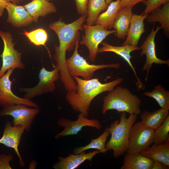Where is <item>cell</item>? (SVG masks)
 <instances>
[{
    "mask_svg": "<svg viewBox=\"0 0 169 169\" xmlns=\"http://www.w3.org/2000/svg\"><path fill=\"white\" fill-rule=\"evenodd\" d=\"M87 14L81 15L73 22L66 24L61 19L50 23L49 27L57 35L59 46L55 45L54 58L56 62L55 67L59 71L61 80L67 91L75 90L76 84L69 75L66 66V54L67 51L75 49L77 42L79 41L80 31L84 29L83 24L86 21Z\"/></svg>",
    "mask_w": 169,
    "mask_h": 169,
    "instance_id": "6da1fadb",
    "label": "cell"
},
{
    "mask_svg": "<svg viewBox=\"0 0 169 169\" xmlns=\"http://www.w3.org/2000/svg\"><path fill=\"white\" fill-rule=\"evenodd\" d=\"M73 79L76 82V89L68 91L66 99L74 111L82 113L86 117L93 99L103 92L112 90L123 80L122 78H119L102 83L98 78L86 80L75 76Z\"/></svg>",
    "mask_w": 169,
    "mask_h": 169,
    "instance_id": "7a4b0ae2",
    "label": "cell"
},
{
    "mask_svg": "<svg viewBox=\"0 0 169 169\" xmlns=\"http://www.w3.org/2000/svg\"><path fill=\"white\" fill-rule=\"evenodd\" d=\"M135 114H130L126 117V113H120V120H116L108 127L111 136L105 145L107 151L112 150L113 156L117 158L127 152L129 144V137L133 125L137 118Z\"/></svg>",
    "mask_w": 169,
    "mask_h": 169,
    "instance_id": "3957f363",
    "label": "cell"
},
{
    "mask_svg": "<svg viewBox=\"0 0 169 169\" xmlns=\"http://www.w3.org/2000/svg\"><path fill=\"white\" fill-rule=\"evenodd\" d=\"M141 104L136 95L126 88L117 85L104 97L102 112L105 115L108 110H115L119 113L125 112L138 115L141 113Z\"/></svg>",
    "mask_w": 169,
    "mask_h": 169,
    "instance_id": "277c9868",
    "label": "cell"
},
{
    "mask_svg": "<svg viewBox=\"0 0 169 169\" xmlns=\"http://www.w3.org/2000/svg\"><path fill=\"white\" fill-rule=\"evenodd\" d=\"M79 41L76 43L72 55L66 60V69L71 78L80 76L83 79H89L92 78L95 71L98 70L107 68L118 69L120 67L119 63L98 65L90 64L79 54Z\"/></svg>",
    "mask_w": 169,
    "mask_h": 169,
    "instance_id": "5b68a950",
    "label": "cell"
},
{
    "mask_svg": "<svg viewBox=\"0 0 169 169\" xmlns=\"http://www.w3.org/2000/svg\"><path fill=\"white\" fill-rule=\"evenodd\" d=\"M154 131L141 121L135 123L130 131L126 153H141L148 148L153 143Z\"/></svg>",
    "mask_w": 169,
    "mask_h": 169,
    "instance_id": "8992f818",
    "label": "cell"
},
{
    "mask_svg": "<svg viewBox=\"0 0 169 169\" xmlns=\"http://www.w3.org/2000/svg\"><path fill=\"white\" fill-rule=\"evenodd\" d=\"M0 37L3 43V50L0 56L2 58V65L0 69V77L10 69H23L24 65L21 61V53L14 49L15 43L12 34L0 30Z\"/></svg>",
    "mask_w": 169,
    "mask_h": 169,
    "instance_id": "52a82bcc",
    "label": "cell"
},
{
    "mask_svg": "<svg viewBox=\"0 0 169 169\" xmlns=\"http://www.w3.org/2000/svg\"><path fill=\"white\" fill-rule=\"evenodd\" d=\"M30 107L24 105H13L5 106L0 111V116H12L13 126L21 125L26 131H28L35 116L40 111L39 107Z\"/></svg>",
    "mask_w": 169,
    "mask_h": 169,
    "instance_id": "ba28073f",
    "label": "cell"
},
{
    "mask_svg": "<svg viewBox=\"0 0 169 169\" xmlns=\"http://www.w3.org/2000/svg\"><path fill=\"white\" fill-rule=\"evenodd\" d=\"M84 34L80 42L81 44L85 45L89 51V59L92 62L95 61L98 53V46L109 35L115 33L116 30H106L100 25H83Z\"/></svg>",
    "mask_w": 169,
    "mask_h": 169,
    "instance_id": "9c48e42d",
    "label": "cell"
},
{
    "mask_svg": "<svg viewBox=\"0 0 169 169\" xmlns=\"http://www.w3.org/2000/svg\"><path fill=\"white\" fill-rule=\"evenodd\" d=\"M60 76L59 72L56 68L49 71L43 67L40 71L39 80L36 86L31 88H22L19 90L26 93L24 98L30 100L37 96L53 92L56 88L54 82L58 80Z\"/></svg>",
    "mask_w": 169,
    "mask_h": 169,
    "instance_id": "30bf717a",
    "label": "cell"
},
{
    "mask_svg": "<svg viewBox=\"0 0 169 169\" xmlns=\"http://www.w3.org/2000/svg\"><path fill=\"white\" fill-rule=\"evenodd\" d=\"M14 70L9 69L0 77V105L4 107L13 105H24L30 107H39L38 105L30 100L19 97L13 92L10 77Z\"/></svg>",
    "mask_w": 169,
    "mask_h": 169,
    "instance_id": "8fae6325",
    "label": "cell"
},
{
    "mask_svg": "<svg viewBox=\"0 0 169 169\" xmlns=\"http://www.w3.org/2000/svg\"><path fill=\"white\" fill-rule=\"evenodd\" d=\"M58 124L60 127L64 128L61 132L56 135L55 138L58 139L62 136L77 135L84 126H88L100 130L102 126L99 120L90 119L85 117L82 113H80L78 119L73 121L66 118H62L58 121Z\"/></svg>",
    "mask_w": 169,
    "mask_h": 169,
    "instance_id": "7c38bea8",
    "label": "cell"
},
{
    "mask_svg": "<svg viewBox=\"0 0 169 169\" xmlns=\"http://www.w3.org/2000/svg\"><path fill=\"white\" fill-rule=\"evenodd\" d=\"M154 24L151 32L146 37V39L140 48L142 51L140 55L142 56L144 55L146 56V62L142 68L143 71H146V75L145 80L147 81L150 70L152 65L153 63L162 64H169V59L162 60L158 58L156 55L155 38L156 35L158 31L162 28L161 26H157L156 29H154Z\"/></svg>",
    "mask_w": 169,
    "mask_h": 169,
    "instance_id": "4fadbf2b",
    "label": "cell"
},
{
    "mask_svg": "<svg viewBox=\"0 0 169 169\" xmlns=\"http://www.w3.org/2000/svg\"><path fill=\"white\" fill-rule=\"evenodd\" d=\"M24 131L21 125L13 126L11 122L8 121L6 124L3 136L0 138V144L14 150L18 158L19 164L22 167H24L25 163L19 153L18 148Z\"/></svg>",
    "mask_w": 169,
    "mask_h": 169,
    "instance_id": "5bb4252c",
    "label": "cell"
},
{
    "mask_svg": "<svg viewBox=\"0 0 169 169\" xmlns=\"http://www.w3.org/2000/svg\"><path fill=\"white\" fill-rule=\"evenodd\" d=\"M5 9L8 13L7 22L13 27L19 28L27 26L33 22V17L23 6L9 2Z\"/></svg>",
    "mask_w": 169,
    "mask_h": 169,
    "instance_id": "9a60e30c",
    "label": "cell"
},
{
    "mask_svg": "<svg viewBox=\"0 0 169 169\" xmlns=\"http://www.w3.org/2000/svg\"><path fill=\"white\" fill-rule=\"evenodd\" d=\"M101 44L102 47L98 48V53L112 52L122 57L128 64L133 71L137 80L136 83L137 88L138 89L142 88L143 85L142 82L137 76L135 68L131 62V59L132 57L130 54L131 53L134 51L140 50V48L138 46L128 45H122L120 46H114L105 41L102 42Z\"/></svg>",
    "mask_w": 169,
    "mask_h": 169,
    "instance_id": "2e32d148",
    "label": "cell"
},
{
    "mask_svg": "<svg viewBox=\"0 0 169 169\" xmlns=\"http://www.w3.org/2000/svg\"><path fill=\"white\" fill-rule=\"evenodd\" d=\"M101 153L98 150L86 153L84 151L78 154H71L66 157H59V161L53 167L55 169H74L86 160L91 162L97 154Z\"/></svg>",
    "mask_w": 169,
    "mask_h": 169,
    "instance_id": "e0dca14e",
    "label": "cell"
},
{
    "mask_svg": "<svg viewBox=\"0 0 169 169\" xmlns=\"http://www.w3.org/2000/svg\"><path fill=\"white\" fill-rule=\"evenodd\" d=\"M148 15H145L142 13L139 15L133 14L126 39L122 45L138 46L141 35L146 31L144 21Z\"/></svg>",
    "mask_w": 169,
    "mask_h": 169,
    "instance_id": "ac0fdd59",
    "label": "cell"
},
{
    "mask_svg": "<svg viewBox=\"0 0 169 169\" xmlns=\"http://www.w3.org/2000/svg\"><path fill=\"white\" fill-rule=\"evenodd\" d=\"M23 6L33 17V22L36 23L38 22L40 17L56 13L57 10L53 3L46 0H33Z\"/></svg>",
    "mask_w": 169,
    "mask_h": 169,
    "instance_id": "d6986e66",
    "label": "cell"
},
{
    "mask_svg": "<svg viewBox=\"0 0 169 169\" xmlns=\"http://www.w3.org/2000/svg\"><path fill=\"white\" fill-rule=\"evenodd\" d=\"M132 9L131 7H123L118 12L113 28L116 30L115 35L119 39H124L127 35L133 14Z\"/></svg>",
    "mask_w": 169,
    "mask_h": 169,
    "instance_id": "ffe728a7",
    "label": "cell"
},
{
    "mask_svg": "<svg viewBox=\"0 0 169 169\" xmlns=\"http://www.w3.org/2000/svg\"><path fill=\"white\" fill-rule=\"evenodd\" d=\"M141 153L153 160L160 161L169 166V140L160 144H154Z\"/></svg>",
    "mask_w": 169,
    "mask_h": 169,
    "instance_id": "44dd1931",
    "label": "cell"
},
{
    "mask_svg": "<svg viewBox=\"0 0 169 169\" xmlns=\"http://www.w3.org/2000/svg\"><path fill=\"white\" fill-rule=\"evenodd\" d=\"M153 160L141 153L125 154L120 169H151Z\"/></svg>",
    "mask_w": 169,
    "mask_h": 169,
    "instance_id": "7402d4cb",
    "label": "cell"
},
{
    "mask_svg": "<svg viewBox=\"0 0 169 169\" xmlns=\"http://www.w3.org/2000/svg\"><path fill=\"white\" fill-rule=\"evenodd\" d=\"M169 115V110L161 108L153 112L145 110L141 115V122L145 125L155 130L163 123L166 117Z\"/></svg>",
    "mask_w": 169,
    "mask_h": 169,
    "instance_id": "603a6c76",
    "label": "cell"
},
{
    "mask_svg": "<svg viewBox=\"0 0 169 169\" xmlns=\"http://www.w3.org/2000/svg\"><path fill=\"white\" fill-rule=\"evenodd\" d=\"M120 8V0L112 1L106 10L98 15L94 24L100 25L106 30L111 29Z\"/></svg>",
    "mask_w": 169,
    "mask_h": 169,
    "instance_id": "cb8c5ba5",
    "label": "cell"
},
{
    "mask_svg": "<svg viewBox=\"0 0 169 169\" xmlns=\"http://www.w3.org/2000/svg\"><path fill=\"white\" fill-rule=\"evenodd\" d=\"M146 20L149 23L158 22L161 24L166 35L169 34V3L162 5L148 14Z\"/></svg>",
    "mask_w": 169,
    "mask_h": 169,
    "instance_id": "d4e9b609",
    "label": "cell"
},
{
    "mask_svg": "<svg viewBox=\"0 0 169 169\" xmlns=\"http://www.w3.org/2000/svg\"><path fill=\"white\" fill-rule=\"evenodd\" d=\"M108 5L105 0H89L86 24L94 25L100 13L106 10Z\"/></svg>",
    "mask_w": 169,
    "mask_h": 169,
    "instance_id": "484cf974",
    "label": "cell"
},
{
    "mask_svg": "<svg viewBox=\"0 0 169 169\" xmlns=\"http://www.w3.org/2000/svg\"><path fill=\"white\" fill-rule=\"evenodd\" d=\"M110 134L108 127H106L102 134L98 138L91 140V142L85 146L76 147L74 149L73 153L78 154L84 151L90 149H95L104 153L107 151L105 145L107 138Z\"/></svg>",
    "mask_w": 169,
    "mask_h": 169,
    "instance_id": "4316f807",
    "label": "cell"
},
{
    "mask_svg": "<svg viewBox=\"0 0 169 169\" xmlns=\"http://www.w3.org/2000/svg\"><path fill=\"white\" fill-rule=\"evenodd\" d=\"M142 95L153 98L161 108L169 110V92L161 84L156 85L151 91L145 92Z\"/></svg>",
    "mask_w": 169,
    "mask_h": 169,
    "instance_id": "83f0119b",
    "label": "cell"
},
{
    "mask_svg": "<svg viewBox=\"0 0 169 169\" xmlns=\"http://www.w3.org/2000/svg\"><path fill=\"white\" fill-rule=\"evenodd\" d=\"M29 41L36 46L45 45L48 39V34L43 28H38L29 32L24 31L22 33Z\"/></svg>",
    "mask_w": 169,
    "mask_h": 169,
    "instance_id": "f1b7e54d",
    "label": "cell"
},
{
    "mask_svg": "<svg viewBox=\"0 0 169 169\" xmlns=\"http://www.w3.org/2000/svg\"><path fill=\"white\" fill-rule=\"evenodd\" d=\"M169 115L162 124L154 130L153 143L159 144L169 140Z\"/></svg>",
    "mask_w": 169,
    "mask_h": 169,
    "instance_id": "f546056e",
    "label": "cell"
},
{
    "mask_svg": "<svg viewBox=\"0 0 169 169\" xmlns=\"http://www.w3.org/2000/svg\"><path fill=\"white\" fill-rule=\"evenodd\" d=\"M169 2V0H145L143 3L146 7L142 14L145 15H148L154 9Z\"/></svg>",
    "mask_w": 169,
    "mask_h": 169,
    "instance_id": "4dcf8cb0",
    "label": "cell"
},
{
    "mask_svg": "<svg viewBox=\"0 0 169 169\" xmlns=\"http://www.w3.org/2000/svg\"><path fill=\"white\" fill-rule=\"evenodd\" d=\"M13 158V156L12 155L0 154V169H12L9 163Z\"/></svg>",
    "mask_w": 169,
    "mask_h": 169,
    "instance_id": "1f68e13d",
    "label": "cell"
},
{
    "mask_svg": "<svg viewBox=\"0 0 169 169\" xmlns=\"http://www.w3.org/2000/svg\"><path fill=\"white\" fill-rule=\"evenodd\" d=\"M78 14L83 15L87 14L89 0H74Z\"/></svg>",
    "mask_w": 169,
    "mask_h": 169,
    "instance_id": "d6a6232c",
    "label": "cell"
},
{
    "mask_svg": "<svg viewBox=\"0 0 169 169\" xmlns=\"http://www.w3.org/2000/svg\"><path fill=\"white\" fill-rule=\"evenodd\" d=\"M145 0H120V7H128L133 8L137 3Z\"/></svg>",
    "mask_w": 169,
    "mask_h": 169,
    "instance_id": "836d02e7",
    "label": "cell"
},
{
    "mask_svg": "<svg viewBox=\"0 0 169 169\" xmlns=\"http://www.w3.org/2000/svg\"><path fill=\"white\" fill-rule=\"evenodd\" d=\"M169 166L163 162L156 160H153L151 169H168Z\"/></svg>",
    "mask_w": 169,
    "mask_h": 169,
    "instance_id": "e575fe53",
    "label": "cell"
},
{
    "mask_svg": "<svg viewBox=\"0 0 169 169\" xmlns=\"http://www.w3.org/2000/svg\"><path fill=\"white\" fill-rule=\"evenodd\" d=\"M9 2L8 0H0V17L3 15L6 6Z\"/></svg>",
    "mask_w": 169,
    "mask_h": 169,
    "instance_id": "d590c367",
    "label": "cell"
},
{
    "mask_svg": "<svg viewBox=\"0 0 169 169\" xmlns=\"http://www.w3.org/2000/svg\"><path fill=\"white\" fill-rule=\"evenodd\" d=\"M23 0H8L9 2L16 4L19 3L20 2L23 1Z\"/></svg>",
    "mask_w": 169,
    "mask_h": 169,
    "instance_id": "8d00e7d4",
    "label": "cell"
},
{
    "mask_svg": "<svg viewBox=\"0 0 169 169\" xmlns=\"http://www.w3.org/2000/svg\"><path fill=\"white\" fill-rule=\"evenodd\" d=\"M112 0H105V1L106 3L109 5V4L112 1Z\"/></svg>",
    "mask_w": 169,
    "mask_h": 169,
    "instance_id": "74e56055",
    "label": "cell"
},
{
    "mask_svg": "<svg viewBox=\"0 0 169 169\" xmlns=\"http://www.w3.org/2000/svg\"><path fill=\"white\" fill-rule=\"evenodd\" d=\"M47 0V1H49L50 0Z\"/></svg>",
    "mask_w": 169,
    "mask_h": 169,
    "instance_id": "f35d334b",
    "label": "cell"
}]
</instances>
